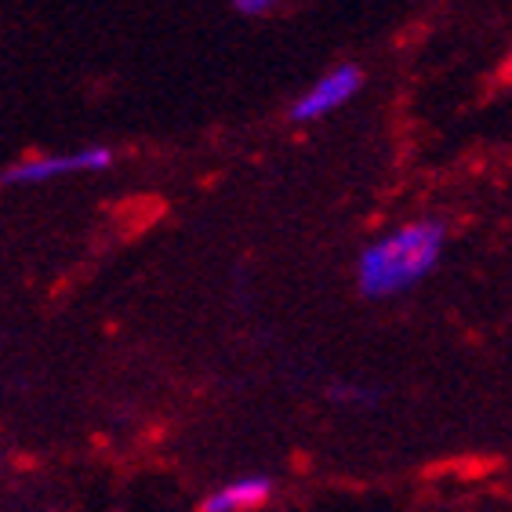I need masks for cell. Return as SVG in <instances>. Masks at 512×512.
Segmentation results:
<instances>
[{"label": "cell", "mask_w": 512, "mask_h": 512, "mask_svg": "<svg viewBox=\"0 0 512 512\" xmlns=\"http://www.w3.org/2000/svg\"><path fill=\"white\" fill-rule=\"evenodd\" d=\"M331 396H335L338 404H371V400H375V393L364 389V385H335Z\"/></svg>", "instance_id": "5b68a950"}, {"label": "cell", "mask_w": 512, "mask_h": 512, "mask_svg": "<svg viewBox=\"0 0 512 512\" xmlns=\"http://www.w3.org/2000/svg\"><path fill=\"white\" fill-rule=\"evenodd\" d=\"M447 226L436 218H418L367 244L356 262V284L367 298H393L418 287L444 258Z\"/></svg>", "instance_id": "6da1fadb"}, {"label": "cell", "mask_w": 512, "mask_h": 512, "mask_svg": "<svg viewBox=\"0 0 512 512\" xmlns=\"http://www.w3.org/2000/svg\"><path fill=\"white\" fill-rule=\"evenodd\" d=\"M360 88H364V73H360V66L342 62V66L327 69L324 77L316 80L313 88L291 106V120H295V124H309V120L327 117V113L342 109Z\"/></svg>", "instance_id": "3957f363"}, {"label": "cell", "mask_w": 512, "mask_h": 512, "mask_svg": "<svg viewBox=\"0 0 512 512\" xmlns=\"http://www.w3.org/2000/svg\"><path fill=\"white\" fill-rule=\"evenodd\" d=\"M276 4H280V0H233V8H237L240 15H266Z\"/></svg>", "instance_id": "8992f818"}, {"label": "cell", "mask_w": 512, "mask_h": 512, "mask_svg": "<svg viewBox=\"0 0 512 512\" xmlns=\"http://www.w3.org/2000/svg\"><path fill=\"white\" fill-rule=\"evenodd\" d=\"M273 498V480L269 476H240V480L218 487L204 502V512H251Z\"/></svg>", "instance_id": "277c9868"}, {"label": "cell", "mask_w": 512, "mask_h": 512, "mask_svg": "<svg viewBox=\"0 0 512 512\" xmlns=\"http://www.w3.org/2000/svg\"><path fill=\"white\" fill-rule=\"evenodd\" d=\"M113 164V149L109 146H84L73 153H40V157H26L19 164H11L0 182L4 186H44L55 178L66 175H88V171H106Z\"/></svg>", "instance_id": "7a4b0ae2"}, {"label": "cell", "mask_w": 512, "mask_h": 512, "mask_svg": "<svg viewBox=\"0 0 512 512\" xmlns=\"http://www.w3.org/2000/svg\"><path fill=\"white\" fill-rule=\"evenodd\" d=\"M509 80H512V59H509Z\"/></svg>", "instance_id": "52a82bcc"}]
</instances>
